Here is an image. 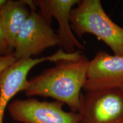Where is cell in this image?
Instances as JSON below:
<instances>
[{"instance_id":"cell-1","label":"cell","mask_w":123,"mask_h":123,"mask_svg":"<svg viewBox=\"0 0 123 123\" xmlns=\"http://www.w3.org/2000/svg\"><path fill=\"white\" fill-rule=\"evenodd\" d=\"M89 60L85 55L59 60L55 66L28 80L26 96L53 98L67 104L71 111L78 112L81 90L87 78Z\"/></svg>"},{"instance_id":"cell-2","label":"cell","mask_w":123,"mask_h":123,"mask_svg":"<svg viewBox=\"0 0 123 123\" xmlns=\"http://www.w3.org/2000/svg\"><path fill=\"white\" fill-rule=\"evenodd\" d=\"M72 30L79 38L86 34L96 36L114 55L123 56V28L105 13L100 0H82L71 12Z\"/></svg>"},{"instance_id":"cell-3","label":"cell","mask_w":123,"mask_h":123,"mask_svg":"<svg viewBox=\"0 0 123 123\" xmlns=\"http://www.w3.org/2000/svg\"><path fill=\"white\" fill-rule=\"evenodd\" d=\"M79 54V51L68 53L60 49L54 54L44 57L17 59L5 68L0 73V123H4L5 111L12 99L25 90L27 75L35 66L47 61L55 63L63 59L76 58Z\"/></svg>"},{"instance_id":"cell-4","label":"cell","mask_w":123,"mask_h":123,"mask_svg":"<svg viewBox=\"0 0 123 123\" xmlns=\"http://www.w3.org/2000/svg\"><path fill=\"white\" fill-rule=\"evenodd\" d=\"M80 123H123V92L120 88L81 93Z\"/></svg>"},{"instance_id":"cell-5","label":"cell","mask_w":123,"mask_h":123,"mask_svg":"<svg viewBox=\"0 0 123 123\" xmlns=\"http://www.w3.org/2000/svg\"><path fill=\"white\" fill-rule=\"evenodd\" d=\"M58 101H39L34 98L11 101L7 111L19 123H80L78 112H66Z\"/></svg>"},{"instance_id":"cell-6","label":"cell","mask_w":123,"mask_h":123,"mask_svg":"<svg viewBox=\"0 0 123 123\" xmlns=\"http://www.w3.org/2000/svg\"><path fill=\"white\" fill-rule=\"evenodd\" d=\"M58 44L50 23L40 12L31 10L17 37L13 53L16 59L30 58Z\"/></svg>"},{"instance_id":"cell-7","label":"cell","mask_w":123,"mask_h":123,"mask_svg":"<svg viewBox=\"0 0 123 123\" xmlns=\"http://www.w3.org/2000/svg\"><path fill=\"white\" fill-rule=\"evenodd\" d=\"M123 85V56L98 52L89 61L85 92L120 88Z\"/></svg>"},{"instance_id":"cell-8","label":"cell","mask_w":123,"mask_h":123,"mask_svg":"<svg viewBox=\"0 0 123 123\" xmlns=\"http://www.w3.org/2000/svg\"><path fill=\"white\" fill-rule=\"evenodd\" d=\"M80 0H36L40 13L50 24L54 17L58 23L57 34L60 49L66 53H72L85 49L77 39L72 30L70 21L71 12L79 4Z\"/></svg>"},{"instance_id":"cell-9","label":"cell","mask_w":123,"mask_h":123,"mask_svg":"<svg viewBox=\"0 0 123 123\" xmlns=\"http://www.w3.org/2000/svg\"><path fill=\"white\" fill-rule=\"evenodd\" d=\"M26 0H6L0 9L1 23L9 47L14 52L15 41L30 14Z\"/></svg>"},{"instance_id":"cell-10","label":"cell","mask_w":123,"mask_h":123,"mask_svg":"<svg viewBox=\"0 0 123 123\" xmlns=\"http://www.w3.org/2000/svg\"><path fill=\"white\" fill-rule=\"evenodd\" d=\"M13 52L10 50L5 35L0 15V56H7Z\"/></svg>"},{"instance_id":"cell-11","label":"cell","mask_w":123,"mask_h":123,"mask_svg":"<svg viewBox=\"0 0 123 123\" xmlns=\"http://www.w3.org/2000/svg\"><path fill=\"white\" fill-rule=\"evenodd\" d=\"M14 53L10 54L7 56H0V73L16 61Z\"/></svg>"},{"instance_id":"cell-12","label":"cell","mask_w":123,"mask_h":123,"mask_svg":"<svg viewBox=\"0 0 123 123\" xmlns=\"http://www.w3.org/2000/svg\"><path fill=\"white\" fill-rule=\"evenodd\" d=\"M6 2V0H0V9L5 4Z\"/></svg>"},{"instance_id":"cell-13","label":"cell","mask_w":123,"mask_h":123,"mask_svg":"<svg viewBox=\"0 0 123 123\" xmlns=\"http://www.w3.org/2000/svg\"><path fill=\"white\" fill-rule=\"evenodd\" d=\"M120 89H121V90L123 91V85L122 86H121V87H120Z\"/></svg>"},{"instance_id":"cell-14","label":"cell","mask_w":123,"mask_h":123,"mask_svg":"<svg viewBox=\"0 0 123 123\" xmlns=\"http://www.w3.org/2000/svg\"></svg>"}]
</instances>
